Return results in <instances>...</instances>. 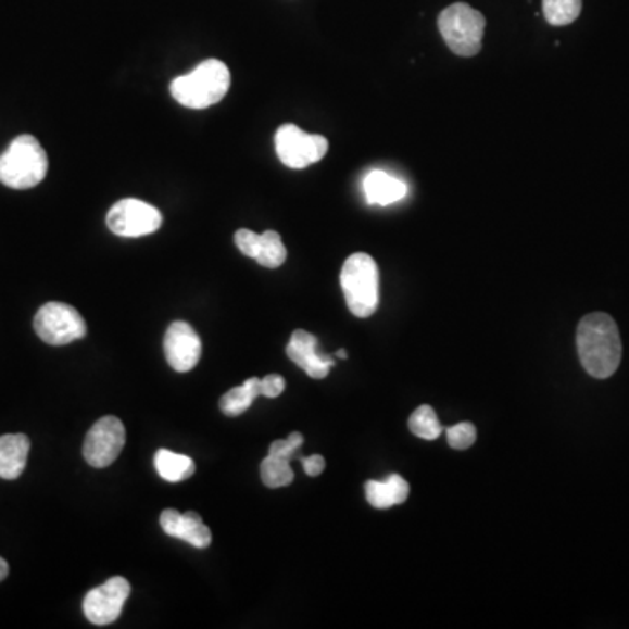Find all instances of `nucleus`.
<instances>
[{"label": "nucleus", "instance_id": "nucleus-1", "mask_svg": "<svg viewBox=\"0 0 629 629\" xmlns=\"http://www.w3.org/2000/svg\"><path fill=\"white\" fill-rule=\"evenodd\" d=\"M577 352L580 364L593 378H611L622 357L616 320L602 312L586 315L577 327Z\"/></svg>", "mask_w": 629, "mask_h": 629}, {"label": "nucleus", "instance_id": "nucleus-2", "mask_svg": "<svg viewBox=\"0 0 629 629\" xmlns=\"http://www.w3.org/2000/svg\"><path fill=\"white\" fill-rule=\"evenodd\" d=\"M231 86L228 65L217 59L201 62L194 71L172 80L171 91L180 105L188 109L212 108L226 97Z\"/></svg>", "mask_w": 629, "mask_h": 629}, {"label": "nucleus", "instance_id": "nucleus-3", "mask_svg": "<svg viewBox=\"0 0 629 629\" xmlns=\"http://www.w3.org/2000/svg\"><path fill=\"white\" fill-rule=\"evenodd\" d=\"M48 154L32 135H20L0 154V183L11 189L36 188L48 174Z\"/></svg>", "mask_w": 629, "mask_h": 629}, {"label": "nucleus", "instance_id": "nucleus-4", "mask_svg": "<svg viewBox=\"0 0 629 629\" xmlns=\"http://www.w3.org/2000/svg\"><path fill=\"white\" fill-rule=\"evenodd\" d=\"M341 289L350 312L358 318H367L380 304V272L369 254L357 252L344 261L340 275Z\"/></svg>", "mask_w": 629, "mask_h": 629}, {"label": "nucleus", "instance_id": "nucleus-5", "mask_svg": "<svg viewBox=\"0 0 629 629\" xmlns=\"http://www.w3.org/2000/svg\"><path fill=\"white\" fill-rule=\"evenodd\" d=\"M438 28L451 53L462 59H473L481 51L487 18L467 2H455L441 11Z\"/></svg>", "mask_w": 629, "mask_h": 629}, {"label": "nucleus", "instance_id": "nucleus-6", "mask_svg": "<svg viewBox=\"0 0 629 629\" xmlns=\"http://www.w3.org/2000/svg\"><path fill=\"white\" fill-rule=\"evenodd\" d=\"M278 160L292 171H303L318 163L329 151V140L324 135H312L300 126L281 125L275 134Z\"/></svg>", "mask_w": 629, "mask_h": 629}, {"label": "nucleus", "instance_id": "nucleus-7", "mask_svg": "<svg viewBox=\"0 0 629 629\" xmlns=\"http://www.w3.org/2000/svg\"><path fill=\"white\" fill-rule=\"evenodd\" d=\"M34 329L45 343L63 347L85 338L86 322L71 304L51 301L37 312Z\"/></svg>", "mask_w": 629, "mask_h": 629}, {"label": "nucleus", "instance_id": "nucleus-8", "mask_svg": "<svg viewBox=\"0 0 629 629\" xmlns=\"http://www.w3.org/2000/svg\"><path fill=\"white\" fill-rule=\"evenodd\" d=\"M161 223L160 210L137 198L116 201L108 214V228L117 237H148L161 228Z\"/></svg>", "mask_w": 629, "mask_h": 629}, {"label": "nucleus", "instance_id": "nucleus-9", "mask_svg": "<svg viewBox=\"0 0 629 629\" xmlns=\"http://www.w3.org/2000/svg\"><path fill=\"white\" fill-rule=\"evenodd\" d=\"M125 425L116 416H103L86 436L83 455L95 469H103L116 462L125 448Z\"/></svg>", "mask_w": 629, "mask_h": 629}, {"label": "nucleus", "instance_id": "nucleus-10", "mask_svg": "<svg viewBox=\"0 0 629 629\" xmlns=\"http://www.w3.org/2000/svg\"><path fill=\"white\" fill-rule=\"evenodd\" d=\"M130 582L125 577H112L105 584L86 594L83 611L91 625L108 626L121 616L130 596Z\"/></svg>", "mask_w": 629, "mask_h": 629}, {"label": "nucleus", "instance_id": "nucleus-11", "mask_svg": "<svg viewBox=\"0 0 629 629\" xmlns=\"http://www.w3.org/2000/svg\"><path fill=\"white\" fill-rule=\"evenodd\" d=\"M165 355L172 369L177 373H188L198 366L201 357V340L188 322H174L166 329Z\"/></svg>", "mask_w": 629, "mask_h": 629}, {"label": "nucleus", "instance_id": "nucleus-12", "mask_svg": "<svg viewBox=\"0 0 629 629\" xmlns=\"http://www.w3.org/2000/svg\"><path fill=\"white\" fill-rule=\"evenodd\" d=\"M235 243L241 254L257 261L264 268H280L281 264L286 263V246L280 235L272 229L264 231L263 235H257L250 229H238L235 232Z\"/></svg>", "mask_w": 629, "mask_h": 629}, {"label": "nucleus", "instance_id": "nucleus-13", "mask_svg": "<svg viewBox=\"0 0 629 629\" xmlns=\"http://www.w3.org/2000/svg\"><path fill=\"white\" fill-rule=\"evenodd\" d=\"M317 347V336L310 335L303 329L294 330L287 344V357L298 364L310 378L322 380L329 375L330 367L335 366V358L320 355Z\"/></svg>", "mask_w": 629, "mask_h": 629}, {"label": "nucleus", "instance_id": "nucleus-14", "mask_svg": "<svg viewBox=\"0 0 629 629\" xmlns=\"http://www.w3.org/2000/svg\"><path fill=\"white\" fill-rule=\"evenodd\" d=\"M160 525L166 536L186 540L198 550H206L212 544V531L194 511L180 514L179 511L165 510L161 513Z\"/></svg>", "mask_w": 629, "mask_h": 629}, {"label": "nucleus", "instance_id": "nucleus-15", "mask_svg": "<svg viewBox=\"0 0 629 629\" xmlns=\"http://www.w3.org/2000/svg\"><path fill=\"white\" fill-rule=\"evenodd\" d=\"M30 439L25 433H8L0 438V478L13 481L27 467Z\"/></svg>", "mask_w": 629, "mask_h": 629}, {"label": "nucleus", "instance_id": "nucleus-16", "mask_svg": "<svg viewBox=\"0 0 629 629\" xmlns=\"http://www.w3.org/2000/svg\"><path fill=\"white\" fill-rule=\"evenodd\" d=\"M364 194L370 205H392L407 194L406 184L383 171H373L364 179Z\"/></svg>", "mask_w": 629, "mask_h": 629}, {"label": "nucleus", "instance_id": "nucleus-17", "mask_svg": "<svg viewBox=\"0 0 629 629\" xmlns=\"http://www.w3.org/2000/svg\"><path fill=\"white\" fill-rule=\"evenodd\" d=\"M366 496L376 510H389L392 505L406 502L410 496V485L399 474H392L385 481H367Z\"/></svg>", "mask_w": 629, "mask_h": 629}, {"label": "nucleus", "instance_id": "nucleus-18", "mask_svg": "<svg viewBox=\"0 0 629 629\" xmlns=\"http://www.w3.org/2000/svg\"><path fill=\"white\" fill-rule=\"evenodd\" d=\"M158 474L168 482H180L191 478L197 465L189 456L179 455L171 450H160L154 456Z\"/></svg>", "mask_w": 629, "mask_h": 629}, {"label": "nucleus", "instance_id": "nucleus-19", "mask_svg": "<svg viewBox=\"0 0 629 629\" xmlns=\"http://www.w3.org/2000/svg\"><path fill=\"white\" fill-rule=\"evenodd\" d=\"M260 395H263L261 393L260 378H249L246 383L224 393L223 398H221V410H223L224 415H241V413H246L252 406L254 399L260 398Z\"/></svg>", "mask_w": 629, "mask_h": 629}, {"label": "nucleus", "instance_id": "nucleus-20", "mask_svg": "<svg viewBox=\"0 0 629 629\" xmlns=\"http://www.w3.org/2000/svg\"><path fill=\"white\" fill-rule=\"evenodd\" d=\"M545 22L553 27H565L576 22L582 11V0H542Z\"/></svg>", "mask_w": 629, "mask_h": 629}, {"label": "nucleus", "instance_id": "nucleus-21", "mask_svg": "<svg viewBox=\"0 0 629 629\" xmlns=\"http://www.w3.org/2000/svg\"><path fill=\"white\" fill-rule=\"evenodd\" d=\"M261 479L268 488L289 487L294 481V470L290 467V460L268 455L261 464Z\"/></svg>", "mask_w": 629, "mask_h": 629}, {"label": "nucleus", "instance_id": "nucleus-22", "mask_svg": "<svg viewBox=\"0 0 629 629\" xmlns=\"http://www.w3.org/2000/svg\"><path fill=\"white\" fill-rule=\"evenodd\" d=\"M410 429L416 438L425 439V441H433L442 433V425L439 424L436 411L430 406H419L411 415Z\"/></svg>", "mask_w": 629, "mask_h": 629}, {"label": "nucleus", "instance_id": "nucleus-23", "mask_svg": "<svg viewBox=\"0 0 629 629\" xmlns=\"http://www.w3.org/2000/svg\"><path fill=\"white\" fill-rule=\"evenodd\" d=\"M476 438H478V432H476V427L469 422L450 427L446 432L448 444L453 450H469L476 442Z\"/></svg>", "mask_w": 629, "mask_h": 629}, {"label": "nucleus", "instance_id": "nucleus-24", "mask_svg": "<svg viewBox=\"0 0 629 629\" xmlns=\"http://www.w3.org/2000/svg\"><path fill=\"white\" fill-rule=\"evenodd\" d=\"M303 433L292 432L287 439L273 441L272 446H269V455L292 460L295 456V451L300 450L301 444H303Z\"/></svg>", "mask_w": 629, "mask_h": 629}, {"label": "nucleus", "instance_id": "nucleus-25", "mask_svg": "<svg viewBox=\"0 0 629 629\" xmlns=\"http://www.w3.org/2000/svg\"><path fill=\"white\" fill-rule=\"evenodd\" d=\"M286 390V380L278 375H269L261 380V393L264 398H278Z\"/></svg>", "mask_w": 629, "mask_h": 629}, {"label": "nucleus", "instance_id": "nucleus-26", "mask_svg": "<svg viewBox=\"0 0 629 629\" xmlns=\"http://www.w3.org/2000/svg\"><path fill=\"white\" fill-rule=\"evenodd\" d=\"M301 462H303L304 473L312 476V478H317V476H320V474L324 473V469H326V460L322 458L320 455H312L309 456V458H301Z\"/></svg>", "mask_w": 629, "mask_h": 629}, {"label": "nucleus", "instance_id": "nucleus-27", "mask_svg": "<svg viewBox=\"0 0 629 629\" xmlns=\"http://www.w3.org/2000/svg\"><path fill=\"white\" fill-rule=\"evenodd\" d=\"M8 574H10V565L4 558H0V582L8 577Z\"/></svg>", "mask_w": 629, "mask_h": 629}, {"label": "nucleus", "instance_id": "nucleus-28", "mask_svg": "<svg viewBox=\"0 0 629 629\" xmlns=\"http://www.w3.org/2000/svg\"><path fill=\"white\" fill-rule=\"evenodd\" d=\"M338 357L347 358V352H344V350H340V352H338Z\"/></svg>", "mask_w": 629, "mask_h": 629}]
</instances>
